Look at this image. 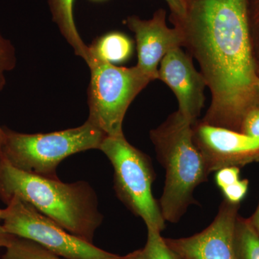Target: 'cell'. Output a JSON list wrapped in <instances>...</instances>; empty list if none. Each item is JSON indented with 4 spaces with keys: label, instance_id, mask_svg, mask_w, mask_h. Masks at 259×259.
<instances>
[{
    "label": "cell",
    "instance_id": "6da1fadb",
    "mask_svg": "<svg viewBox=\"0 0 259 259\" xmlns=\"http://www.w3.org/2000/svg\"><path fill=\"white\" fill-rule=\"evenodd\" d=\"M170 20L184 32L210 90L201 121L240 132L247 112L259 107L246 0H188L185 18Z\"/></svg>",
    "mask_w": 259,
    "mask_h": 259
},
{
    "label": "cell",
    "instance_id": "7a4b0ae2",
    "mask_svg": "<svg viewBox=\"0 0 259 259\" xmlns=\"http://www.w3.org/2000/svg\"><path fill=\"white\" fill-rule=\"evenodd\" d=\"M13 197L23 199L71 234L90 243L103 222L96 192L88 182L64 183L37 176L15 168L3 157L0 199L6 204Z\"/></svg>",
    "mask_w": 259,
    "mask_h": 259
},
{
    "label": "cell",
    "instance_id": "3957f363",
    "mask_svg": "<svg viewBox=\"0 0 259 259\" xmlns=\"http://www.w3.org/2000/svg\"><path fill=\"white\" fill-rule=\"evenodd\" d=\"M193 124L177 111L150 131L160 163L166 170V180L160 199L165 221L177 223L190 204L193 192L209 175L202 155L194 144Z\"/></svg>",
    "mask_w": 259,
    "mask_h": 259
},
{
    "label": "cell",
    "instance_id": "277c9868",
    "mask_svg": "<svg viewBox=\"0 0 259 259\" xmlns=\"http://www.w3.org/2000/svg\"><path fill=\"white\" fill-rule=\"evenodd\" d=\"M5 130L3 158L18 169L50 180H59L57 168L65 158L89 150H100L107 136L88 119L79 127L49 134Z\"/></svg>",
    "mask_w": 259,
    "mask_h": 259
},
{
    "label": "cell",
    "instance_id": "5b68a950",
    "mask_svg": "<svg viewBox=\"0 0 259 259\" xmlns=\"http://www.w3.org/2000/svg\"><path fill=\"white\" fill-rule=\"evenodd\" d=\"M100 150L113 167L114 189L117 197L144 221L148 229L161 233L166 221L152 194L156 175L151 158L130 144L124 135L106 136Z\"/></svg>",
    "mask_w": 259,
    "mask_h": 259
},
{
    "label": "cell",
    "instance_id": "8992f818",
    "mask_svg": "<svg viewBox=\"0 0 259 259\" xmlns=\"http://www.w3.org/2000/svg\"><path fill=\"white\" fill-rule=\"evenodd\" d=\"M88 120L110 137L123 136L122 122L134 99L152 81L137 67L126 68L90 55Z\"/></svg>",
    "mask_w": 259,
    "mask_h": 259
},
{
    "label": "cell",
    "instance_id": "52a82bcc",
    "mask_svg": "<svg viewBox=\"0 0 259 259\" xmlns=\"http://www.w3.org/2000/svg\"><path fill=\"white\" fill-rule=\"evenodd\" d=\"M3 209V226L8 234L42 245L65 259H120L93 243L71 234L28 202L13 197Z\"/></svg>",
    "mask_w": 259,
    "mask_h": 259
},
{
    "label": "cell",
    "instance_id": "ba28073f",
    "mask_svg": "<svg viewBox=\"0 0 259 259\" xmlns=\"http://www.w3.org/2000/svg\"><path fill=\"white\" fill-rule=\"evenodd\" d=\"M239 207L224 199L214 221L204 231L165 241L180 259H238L235 231Z\"/></svg>",
    "mask_w": 259,
    "mask_h": 259
},
{
    "label": "cell",
    "instance_id": "9c48e42d",
    "mask_svg": "<svg viewBox=\"0 0 259 259\" xmlns=\"http://www.w3.org/2000/svg\"><path fill=\"white\" fill-rule=\"evenodd\" d=\"M193 140L203 156L209 173L226 167H241L259 161V140L242 133L207 125H192Z\"/></svg>",
    "mask_w": 259,
    "mask_h": 259
},
{
    "label": "cell",
    "instance_id": "30bf717a",
    "mask_svg": "<svg viewBox=\"0 0 259 259\" xmlns=\"http://www.w3.org/2000/svg\"><path fill=\"white\" fill-rule=\"evenodd\" d=\"M166 12L156 10L152 18L143 20L136 15L127 17L124 23L134 32L138 52V68L152 81L158 79V66L170 51L185 47L182 29L169 28L166 23Z\"/></svg>",
    "mask_w": 259,
    "mask_h": 259
},
{
    "label": "cell",
    "instance_id": "8fae6325",
    "mask_svg": "<svg viewBox=\"0 0 259 259\" xmlns=\"http://www.w3.org/2000/svg\"><path fill=\"white\" fill-rule=\"evenodd\" d=\"M192 57L181 48L170 51L160 63L158 79L175 93L179 105L177 111L194 124L204 107L207 83L200 71L194 68Z\"/></svg>",
    "mask_w": 259,
    "mask_h": 259
},
{
    "label": "cell",
    "instance_id": "7c38bea8",
    "mask_svg": "<svg viewBox=\"0 0 259 259\" xmlns=\"http://www.w3.org/2000/svg\"><path fill=\"white\" fill-rule=\"evenodd\" d=\"M76 0H48L53 22L57 25L61 35L72 47L75 54L88 61L89 47L83 42L74 20Z\"/></svg>",
    "mask_w": 259,
    "mask_h": 259
},
{
    "label": "cell",
    "instance_id": "4fadbf2b",
    "mask_svg": "<svg viewBox=\"0 0 259 259\" xmlns=\"http://www.w3.org/2000/svg\"><path fill=\"white\" fill-rule=\"evenodd\" d=\"M89 49L90 55L116 65L131 59L134 54V42L123 32H110L98 37Z\"/></svg>",
    "mask_w": 259,
    "mask_h": 259
},
{
    "label": "cell",
    "instance_id": "5bb4252c",
    "mask_svg": "<svg viewBox=\"0 0 259 259\" xmlns=\"http://www.w3.org/2000/svg\"><path fill=\"white\" fill-rule=\"evenodd\" d=\"M235 243L238 259H259V236L248 219L238 216Z\"/></svg>",
    "mask_w": 259,
    "mask_h": 259
},
{
    "label": "cell",
    "instance_id": "9a60e30c",
    "mask_svg": "<svg viewBox=\"0 0 259 259\" xmlns=\"http://www.w3.org/2000/svg\"><path fill=\"white\" fill-rule=\"evenodd\" d=\"M2 259H65L35 242L13 236Z\"/></svg>",
    "mask_w": 259,
    "mask_h": 259
},
{
    "label": "cell",
    "instance_id": "2e32d148",
    "mask_svg": "<svg viewBox=\"0 0 259 259\" xmlns=\"http://www.w3.org/2000/svg\"><path fill=\"white\" fill-rule=\"evenodd\" d=\"M145 259H180L167 245L161 233L148 229V239L144 248Z\"/></svg>",
    "mask_w": 259,
    "mask_h": 259
},
{
    "label": "cell",
    "instance_id": "e0dca14e",
    "mask_svg": "<svg viewBox=\"0 0 259 259\" xmlns=\"http://www.w3.org/2000/svg\"><path fill=\"white\" fill-rule=\"evenodd\" d=\"M17 65L14 46L0 32V91L6 85V74L13 71Z\"/></svg>",
    "mask_w": 259,
    "mask_h": 259
},
{
    "label": "cell",
    "instance_id": "ac0fdd59",
    "mask_svg": "<svg viewBox=\"0 0 259 259\" xmlns=\"http://www.w3.org/2000/svg\"><path fill=\"white\" fill-rule=\"evenodd\" d=\"M252 51L255 67L259 69V0H246Z\"/></svg>",
    "mask_w": 259,
    "mask_h": 259
},
{
    "label": "cell",
    "instance_id": "d6986e66",
    "mask_svg": "<svg viewBox=\"0 0 259 259\" xmlns=\"http://www.w3.org/2000/svg\"><path fill=\"white\" fill-rule=\"evenodd\" d=\"M249 182L248 180H238L236 183L222 189L225 199L233 204H240L246 195Z\"/></svg>",
    "mask_w": 259,
    "mask_h": 259
},
{
    "label": "cell",
    "instance_id": "ffe728a7",
    "mask_svg": "<svg viewBox=\"0 0 259 259\" xmlns=\"http://www.w3.org/2000/svg\"><path fill=\"white\" fill-rule=\"evenodd\" d=\"M240 133L259 140V107L247 112L242 121Z\"/></svg>",
    "mask_w": 259,
    "mask_h": 259
},
{
    "label": "cell",
    "instance_id": "44dd1931",
    "mask_svg": "<svg viewBox=\"0 0 259 259\" xmlns=\"http://www.w3.org/2000/svg\"><path fill=\"white\" fill-rule=\"evenodd\" d=\"M214 180L221 190L240 180L239 167L231 166L221 168L215 171Z\"/></svg>",
    "mask_w": 259,
    "mask_h": 259
},
{
    "label": "cell",
    "instance_id": "7402d4cb",
    "mask_svg": "<svg viewBox=\"0 0 259 259\" xmlns=\"http://www.w3.org/2000/svg\"><path fill=\"white\" fill-rule=\"evenodd\" d=\"M171 10L170 18H183L187 15L188 0H165Z\"/></svg>",
    "mask_w": 259,
    "mask_h": 259
},
{
    "label": "cell",
    "instance_id": "603a6c76",
    "mask_svg": "<svg viewBox=\"0 0 259 259\" xmlns=\"http://www.w3.org/2000/svg\"><path fill=\"white\" fill-rule=\"evenodd\" d=\"M13 236L5 231L3 226V209H0V248H6L11 241Z\"/></svg>",
    "mask_w": 259,
    "mask_h": 259
},
{
    "label": "cell",
    "instance_id": "cb8c5ba5",
    "mask_svg": "<svg viewBox=\"0 0 259 259\" xmlns=\"http://www.w3.org/2000/svg\"><path fill=\"white\" fill-rule=\"evenodd\" d=\"M248 221L259 236V202L255 212L252 214L251 217L248 218Z\"/></svg>",
    "mask_w": 259,
    "mask_h": 259
},
{
    "label": "cell",
    "instance_id": "d4e9b609",
    "mask_svg": "<svg viewBox=\"0 0 259 259\" xmlns=\"http://www.w3.org/2000/svg\"><path fill=\"white\" fill-rule=\"evenodd\" d=\"M120 259H145L144 249L136 250L125 256H121Z\"/></svg>",
    "mask_w": 259,
    "mask_h": 259
},
{
    "label": "cell",
    "instance_id": "484cf974",
    "mask_svg": "<svg viewBox=\"0 0 259 259\" xmlns=\"http://www.w3.org/2000/svg\"><path fill=\"white\" fill-rule=\"evenodd\" d=\"M5 139V130L0 125V162L3 157V146Z\"/></svg>",
    "mask_w": 259,
    "mask_h": 259
},
{
    "label": "cell",
    "instance_id": "4316f807",
    "mask_svg": "<svg viewBox=\"0 0 259 259\" xmlns=\"http://www.w3.org/2000/svg\"><path fill=\"white\" fill-rule=\"evenodd\" d=\"M90 1H93V2H104V1H106V0H90Z\"/></svg>",
    "mask_w": 259,
    "mask_h": 259
},
{
    "label": "cell",
    "instance_id": "83f0119b",
    "mask_svg": "<svg viewBox=\"0 0 259 259\" xmlns=\"http://www.w3.org/2000/svg\"><path fill=\"white\" fill-rule=\"evenodd\" d=\"M257 87H258V93H259V77L258 80V82H257Z\"/></svg>",
    "mask_w": 259,
    "mask_h": 259
}]
</instances>
